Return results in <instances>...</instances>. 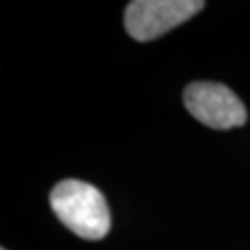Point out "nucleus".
Wrapping results in <instances>:
<instances>
[{
    "mask_svg": "<svg viewBox=\"0 0 250 250\" xmlns=\"http://www.w3.org/2000/svg\"><path fill=\"white\" fill-rule=\"evenodd\" d=\"M202 0H134L125 11V28L135 41H152L195 17Z\"/></svg>",
    "mask_w": 250,
    "mask_h": 250,
    "instance_id": "2",
    "label": "nucleus"
},
{
    "mask_svg": "<svg viewBox=\"0 0 250 250\" xmlns=\"http://www.w3.org/2000/svg\"><path fill=\"white\" fill-rule=\"evenodd\" d=\"M50 206L56 217L83 239L99 241L109 232L111 215L106 198L91 184L63 180L50 193Z\"/></svg>",
    "mask_w": 250,
    "mask_h": 250,
    "instance_id": "1",
    "label": "nucleus"
},
{
    "mask_svg": "<svg viewBox=\"0 0 250 250\" xmlns=\"http://www.w3.org/2000/svg\"><path fill=\"white\" fill-rule=\"evenodd\" d=\"M2 250H6V249H2Z\"/></svg>",
    "mask_w": 250,
    "mask_h": 250,
    "instance_id": "4",
    "label": "nucleus"
},
{
    "mask_svg": "<svg viewBox=\"0 0 250 250\" xmlns=\"http://www.w3.org/2000/svg\"><path fill=\"white\" fill-rule=\"evenodd\" d=\"M188 111L202 125L230 130L247 123V107L230 87L217 82H195L184 91Z\"/></svg>",
    "mask_w": 250,
    "mask_h": 250,
    "instance_id": "3",
    "label": "nucleus"
}]
</instances>
